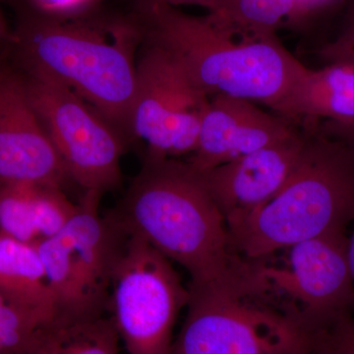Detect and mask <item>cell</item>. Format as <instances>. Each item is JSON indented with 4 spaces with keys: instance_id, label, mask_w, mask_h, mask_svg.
<instances>
[{
    "instance_id": "1",
    "label": "cell",
    "mask_w": 354,
    "mask_h": 354,
    "mask_svg": "<svg viewBox=\"0 0 354 354\" xmlns=\"http://www.w3.org/2000/svg\"><path fill=\"white\" fill-rule=\"evenodd\" d=\"M14 24L7 55L21 73L68 88L127 140L137 86L135 53L142 44L138 21L94 7L74 15L44 12L28 0H1Z\"/></svg>"
},
{
    "instance_id": "2",
    "label": "cell",
    "mask_w": 354,
    "mask_h": 354,
    "mask_svg": "<svg viewBox=\"0 0 354 354\" xmlns=\"http://www.w3.org/2000/svg\"><path fill=\"white\" fill-rule=\"evenodd\" d=\"M121 223L189 272L191 288H255L201 174L180 158L146 153L120 208Z\"/></svg>"
},
{
    "instance_id": "3",
    "label": "cell",
    "mask_w": 354,
    "mask_h": 354,
    "mask_svg": "<svg viewBox=\"0 0 354 354\" xmlns=\"http://www.w3.org/2000/svg\"><path fill=\"white\" fill-rule=\"evenodd\" d=\"M142 43L160 46L183 67L209 99L223 95L263 104L291 121V102L305 67L276 35L252 37L211 16L188 15L177 7H133Z\"/></svg>"
},
{
    "instance_id": "4",
    "label": "cell",
    "mask_w": 354,
    "mask_h": 354,
    "mask_svg": "<svg viewBox=\"0 0 354 354\" xmlns=\"http://www.w3.org/2000/svg\"><path fill=\"white\" fill-rule=\"evenodd\" d=\"M295 169L272 199L230 227L247 261L270 257L308 239L344 230L354 218V142L325 122L304 120Z\"/></svg>"
},
{
    "instance_id": "5",
    "label": "cell",
    "mask_w": 354,
    "mask_h": 354,
    "mask_svg": "<svg viewBox=\"0 0 354 354\" xmlns=\"http://www.w3.org/2000/svg\"><path fill=\"white\" fill-rule=\"evenodd\" d=\"M187 307L171 354H297L316 332L259 288H189Z\"/></svg>"
},
{
    "instance_id": "6",
    "label": "cell",
    "mask_w": 354,
    "mask_h": 354,
    "mask_svg": "<svg viewBox=\"0 0 354 354\" xmlns=\"http://www.w3.org/2000/svg\"><path fill=\"white\" fill-rule=\"evenodd\" d=\"M102 195L86 191L64 230L35 243L58 315L108 313L114 266L127 230L113 213L100 214Z\"/></svg>"
},
{
    "instance_id": "7",
    "label": "cell",
    "mask_w": 354,
    "mask_h": 354,
    "mask_svg": "<svg viewBox=\"0 0 354 354\" xmlns=\"http://www.w3.org/2000/svg\"><path fill=\"white\" fill-rule=\"evenodd\" d=\"M127 230L111 278L109 315L128 354H171L174 325L187 306L189 288L171 260Z\"/></svg>"
},
{
    "instance_id": "8",
    "label": "cell",
    "mask_w": 354,
    "mask_h": 354,
    "mask_svg": "<svg viewBox=\"0 0 354 354\" xmlns=\"http://www.w3.org/2000/svg\"><path fill=\"white\" fill-rule=\"evenodd\" d=\"M277 260L250 261L262 290L310 330L348 318L354 283L348 237L335 230L288 247Z\"/></svg>"
},
{
    "instance_id": "9",
    "label": "cell",
    "mask_w": 354,
    "mask_h": 354,
    "mask_svg": "<svg viewBox=\"0 0 354 354\" xmlns=\"http://www.w3.org/2000/svg\"><path fill=\"white\" fill-rule=\"evenodd\" d=\"M21 74L70 180L85 192L104 194L118 187L127 137L68 88L41 77Z\"/></svg>"
},
{
    "instance_id": "10",
    "label": "cell",
    "mask_w": 354,
    "mask_h": 354,
    "mask_svg": "<svg viewBox=\"0 0 354 354\" xmlns=\"http://www.w3.org/2000/svg\"><path fill=\"white\" fill-rule=\"evenodd\" d=\"M136 71L131 139L145 142L149 155L174 158L192 155L208 95L196 87L176 58L155 44H141Z\"/></svg>"
},
{
    "instance_id": "11",
    "label": "cell",
    "mask_w": 354,
    "mask_h": 354,
    "mask_svg": "<svg viewBox=\"0 0 354 354\" xmlns=\"http://www.w3.org/2000/svg\"><path fill=\"white\" fill-rule=\"evenodd\" d=\"M70 180L28 95L24 77L0 50V187Z\"/></svg>"
},
{
    "instance_id": "12",
    "label": "cell",
    "mask_w": 354,
    "mask_h": 354,
    "mask_svg": "<svg viewBox=\"0 0 354 354\" xmlns=\"http://www.w3.org/2000/svg\"><path fill=\"white\" fill-rule=\"evenodd\" d=\"M304 144V128L299 123L297 131L283 141L199 171L228 230L279 192L295 169Z\"/></svg>"
},
{
    "instance_id": "13",
    "label": "cell",
    "mask_w": 354,
    "mask_h": 354,
    "mask_svg": "<svg viewBox=\"0 0 354 354\" xmlns=\"http://www.w3.org/2000/svg\"><path fill=\"white\" fill-rule=\"evenodd\" d=\"M298 123L263 111L257 104L218 95L203 113L196 150L187 158L198 171L225 164L292 136Z\"/></svg>"
},
{
    "instance_id": "14",
    "label": "cell",
    "mask_w": 354,
    "mask_h": 354,
    "mask_svg": "<svg viewBox=\"0 0 354 354\" xmlns=\"http://www.w3.org/2000/svg\"><path fill=\"white\" fill-rule=\"evenodd\" d=\"M291 120L324 121L354 141V51L307 68L293 94Z\"/></svg>"
},
{
    "instance_id": "15",
    "label": "cell",
    "mask_w": 354,
    "mask_h": 354,
    "mask_svg": "<svg viewBox=\"0 0 354 354\" xmlns=\"http://www.w3.org/2000/svg\"><path fill=\"white\" fill-rule=\"evenodd\" d=\"M76 211L64 188L39 184L0 187V234L36 243L59 234Z\"/></svg>"
},
{
    "instance_id": "16",
    "label": "cell",
    "mask_w": 354,
    "mask_h": 354,
    "mask_svg": "<svg viewBox=\"0 0 354 354\" xmlns=\"http://www.w3.org/2000/svg\"><path fill=\"white\" fill-rule=\"evenodd\" d=\"M120 342L109 313L55 314L36 330L23 354H121Z\"/></svg>"
},
{
    "instance_id": "17",
    "label": "cell",
    "mask_w": 354,
    "mask_h": 354,
    "mask_svg": "<svg viewBox=\"0 0 354 354\" xmlns=\"http://www.w3.org/2000/svg\"><path fill=\"white\" fill-rule=\"evenodd\" d=\"M0 295L48 318L55 315V298L36 244L0 234Z\"/></svg>"
},
{
    "instance_id": "18",
    "label": "cell",
    "mask_w": 354,
    "mask_h": 354,
    "mask_svg": "<svg viewBox=\"0 0 354 354\" xmlns=\"http://www.w3.org/2000/svg\"><path fill=\"white\" fill-rule=\"evenodd\" d=\"M295 11V0H223L208 15L239 34L268 37L283 23L290 24Z\"/></svg>"
},
{
    "instance_id": "19",
    "label": "cell",
    "mask_w": 354,
    "mask_h": 354,
    "mask_svg": "<svg viewBox=\"0 0 354 354\" xmlns=\"http://www.w3.org/2000/svg\"><path fill=\"white\" fill-rule=\"evenodd\" d=\"M48 317L8 301L0 295V354H23Z\"/></svg>"
},
{
    "instance_id": "20",
    "label": "cell",
    "mask_w": 354,
    "mask_h": 354,
    "mask_svg": "<svg viewBox=\"0 0 354 354\" xmlns=\"http://www.w3.org/2000/svg\"><path fill=\"white\" fill-rule=\"evenodd\" d=\"M354 51V0L351 2L348 19L339 36L323 48L322 55L327 60L342 57Z\"/></svg>"
},
{
    "instance_id": "21",
    "label": "cell",
    "mask_w": 354,
    "mask_h": 354,
    "mask_svg": "<svg viewBox=\"0 0 354 354\" xmlns=\"http://www.w3.org/2000/svg\"><path fill=\"white\" fill-rule=\"evenodd\" d=\"M44 12L55 15H74L95 6L97 0H28Z\"/></svg>"
},
{
    "instance_id": "22",
    "label": "cell",
    "mask_w": 354,
    "mask_h": 354,
    "mask_svg": "<svg viewBox=\"0 0 354 354\" xmlns=\"http://www.w3.org/2000/svg\"><path fill=\"white\" fill-rule=\"evenodd\" d=\"M342 322V321H341ZM323 330L317 339L315 354H354L342 339L339 323Z\"/></svg>"
},
{
    "instance_id": "23",
    "label": "cell",
    "mask_w": 354,
    "mask_h": 354,
    "mask_svg": "<svg viewBox=\"0 0 354 354\" xmlns=\"http://www.w3.org/2000/svg\"><path fill=\"white\" fill-rule=\"evenodd\" d=\"M337 1L339 0H295V11L290 25L305 24Z\"/></svg>"
},
{
    "instance_id": "24",
    "label": "cell",
    "mask_w": 354,
    "mask_h": 354,
    "mask_svg": "<svg viewBox=\"0 0 354 354\" xmlns=\"http://www.w3.org/2000/svg\"><path fill=\"white\" fill-rule=\"evenodd\" d=\"M133 7L150 6H197L206 8L209 13H214L220 8L223 0H132Z\"/></svg>"
},
{
    "instance_id": "25",
    "label": "cell",
    "mask_w": 354,
    "mask_h": 354,
    "mask_svg": "<svg viewBox=\"0 0 354 354\" xmlns=\"http://www.w3.org/2000/svg\"><path fill=\"white\" fill-rule=\"evenodd\" d=\"M12 27L7 21L3 10H2V2L0 0V50L8 46L10 41Z\"/></svg>"
},
{
    "instance_id": "26",
    "label": "cell",
    "mask_w": 354,
    "mask_h": 354,
    "mask_svg": "<svg viewBox=\"0 0 354 354\" xmlns=\"http://www.w3.org/2000/svg\"><path fill=\"white\" fill-rule=\"evenodd\" d=\"M339 332H341L344 341L354 353V322L348 320V318L344 319L339 324Z\"/></svg>"
},
{
    "instance_id": "27",
    "label": "cell",
    "mask_w": 354,
    "mask_h": 354,
    "mask_svg": "<svg viewBox=\"0 0 354 354\" xmlns=\"http://www.w3.org/2000/svg\"><path fill=\"white\" fill-rule=\"evenodd\" d=\"M348 261L354 283V230L351 236L348 237Z\"/></svg>"
},
{
    "instance_id": "28",
    "label": "cell",
    "mask_w": 354,
    "mask_h": 354,
    "mask_svg": "<svg viewBox=\"0 0 354 354\" xmlns=\"http://www.w3.org/2000/svg\"><path fill=\"white\" fill-rule=\"evenodd\" d=\"M298 354H315V346H314V342H311L306 348L304 351H300Z\"/></svg>"
},
{
    "instance_id": "29",
    "label": "cell",
    "mask_w": 354,
    "mask_h": 354,
    "mask_svg": "<svg viewBox=\"0 0 354 354\" xmlns=\"http://www.w3.org/2000/svg\"><path fill=\"white\" fill-rule=\"evenodd\" d=\"M298 354V353H297Z\"/></svg>"
}]
</instances>
